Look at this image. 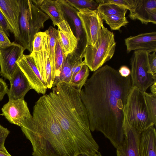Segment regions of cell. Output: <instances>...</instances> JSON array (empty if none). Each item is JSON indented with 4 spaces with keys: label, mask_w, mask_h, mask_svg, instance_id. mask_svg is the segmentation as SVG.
I'll use <instances>...</instances> for the list:
<instances>
[{
    "label": "cell",
    "mask_w": 156,
    "mask_h": 156,
    "mask_svg": "<svg viewBox=\"0 0 156 156\" xmlns=\"http://www.w3.org/2000/svg\"><path fill=\"white\" fill-rule=\"evenodd\" d=\"M133 87L130 75L122 77L106 65L94 72L80 92L91 131L102 133L115 148L124 140L123 110Z\"/></svg>",
    "instance_id": "cell-1"
},
{
    "label": "cell",
    "mask_w": 156,
    "mask_h": 156,
    "mask_svg": "<svg viewBox=\"0 0 156 156\" xmlns=\"http://www.w3.org/2000/svg\"><path fill=\"white\" fill-rule=\"evenodd\" d=\"M55 86L51 92L44 95L61 127L74 144L79 155L95 153L99 146L92 135L80 91L66 83Z\"/></svg>",
    "instance_id": "cell-2"
},
{
    "label": "cell",
    "mask_w": 156,
    "mask_h": 156,
    "mask_svg": "<svg viewBox=\"0 0 156 156\" xmlns=\"http://www.w3.org/2000/svg\"><path fill=\"white\" fill-rule=\"evenodd\" d=\"M21 129L30 142L33 156H78L72 141L63 131L44 96L35 103L33 115L23 122Z\"/></svg>",
    "instance_id": "cell-3"
},
{
    "label": "cell",
    "mask_w": 156,
    "mask_h": 156,
    "mask_svg": "<svg viewBox=\"0 0 156 156\" xmlns=\"http://www.w3.org/2000/svg\"><path fill=\"white\" fill-rule=\"evenodd\" d=\"M19 44L31 52L35 35L44 27L49 17L36 6L30 0H20Z\"/></svg>",
    "instance_id": "cell-4"
},
{
    "label": "cell",
    "mask_w": 156,
    "mask_h": 156,
    "mask_svg": "<svg viewBox=\"0 0 156 156\" xmlns=\"http://www.w3.org/2000/svg\"><path fill=\"white\" fill-rule=\"evenodd\" d=\"M116 44L114 34L104 26L95 45L87 46L83 51L85 65L91 71H96L112 57Z\"/></svg>",
    "instance_id": "cell-5"
},
{
    "label": "cell",
    "mask_w": 156,
    "mask_h": 156,
    "mask_svg": "<svg viewBox=\"0 0 156 156\" xmlns=\"http://www.w3.org/2000/svg\"><path fill=\"white\" fill-rule=\"evenodd\" d=\"M123 112L128 123L140 133L154 125L149 115L144 92L136 87H133Z\"/></svg>",
    "instance_id": "cell-6"
},
{
    "label": "cell",
    "mask_w": 156,
    "mask_h": 156,
    "mask_svg": "<svg viewBox=\"0 0 156 156\" xmlns=\"http://www.w3.org/2000/svg\"><path fill=\"white\" fill-rule=\"evenodd\" d=\"M149 53L145 50H136L130 59V76L133 85L143 92L156 82V76L152 75L149 70Z\"/></svg>",
    "instance_id": "cell-7"
},
{
    "label": "cell",
    "mask_w": 156,
    "mask_h": 156,
    "mask_svg": "<svg viewBox=\"0 0 156 156\" xmlns=\"http://www.w3.org/2000/svg\"><path fill=\"white\" fill-rule=\"evenodd\" d=\"M25 49L13 42L0 46V75L10 80L18 66L17 62L24 54Z\"/></svg>",
    "instance_id": "cell-8"
},
{
    "label": "cell",
    "mask_w": 156,
    "mask_h": 156,
    "mask_svg": "<svg viewBox=\"0 0 156 156\" xmlns=\"http://www.w3.org/2000/svg\"><path fill=\"white\" fill-rule=\"evenodd\" d=\"M77 14L86 34V47L88 46H94L98 40L101 29L104 26L103 20L97 10H92L87 9H80L78 11Z\"/></svg>",
    "instance_id": "cell-9"
},
{
    "label": "cell",
    "mask_w": 156,
    "mask_h": 156,
    "mask_svg": "<svg viewBox=\"0 0 156 156\" xmlns=\"http://www.w3.org/2000/svg\"><path fill=\"white\" fill-rule=\"evenodd\" d=\"M17 64L32 89L38 93L45 94L48 88L47 85L30 54H23L17 62Z\"/></svg>",
    "instance_id": "cell-10"
},
{
    "label": "cell",
    "mask_w": 156,
    "mask_h": 156,
    "mask_svg": "<svg viewBox=\"0 0 156 156\" xmlns=\"http://www.w3.org/2000/svg\"><path fill=\"white\" fill-rule=\"evenodd\" d=\"M124 138L116 148L117 156H140L139 144L141 133L133 127L124 118Z\"/></svg>",
    "instance_id": "cell-11"
},
{
    "label": "cell",
    "mask_w": 156,
    "mask_h": 156,
    "mask_svg": "<svg viewBox=\"0 0 156 156\" xmlns=\"http://www.w3.org/2000/svg\"><path fill=\"white\" fill-rule=\"evenodd\" d=\"M2 115L11 123L21 127L24 120L31 115L24 99L9 100L1 109Z\"/></svg>",
    "instance_id": "cell-12"
},
{
    "label": "cell",
    "mask_w": 156,
    "mask_h": 156,
    "mask_svg": "<svg viewBox=\"0 0 156 156\" xmlns=\"http://www.w3.org/2000/svg\"><path fill=\"white\" fill-rule=\"evenodd\" d=\"M0 10L12 30L15 42L19 44L20 0H0Z\"/></svg>",
    "instance_id": "cell-13"
},
{
    "label": "cell",
    "mask_w": 156,
    "mask_h": 156,
    "mask_svg": "<svg viewBox=\"0 0 156 156\" xmlns=\"http://www.w3.org/2000/svg\"><path fill=\"white\" fill-rule=\"evenodd\" d=\"M40 9L51 19L54 26L64 32L73 34L68 23L65 20L58 0H44Z\"/></svg>",
    "instance_id": "cell-14"
},
{
    "label": "cell",
    "mask_w": 156,
    "mask_h": 156,
    "mask_svg": "<svg viewBox=\"0 0 156 156\" xmlns=\"http://www.w3.org/2000/svg\"><path fill=\"white\" fill-rule=\"evenodd\" d=\"M129 17L132 20H138L143 24L151 23L156 24V0H136L133 10L130 12Z\"/></svg>",
    "instance_id": "cell-15"
},
{
    "label": "cell",
    "mask_w": 156,
    "mask_h": 156,
    "mask_svg": "<svg viewBox=\"0 0 156 156\" xmlns=\"http://www.w3.org/2000/svg\"><path fill=\"white\" fill-rule=\"evenodd\" d=\"M127 52L145 50L150 53L156 51V32L153 31L131 36L125 39Z\"/></svg>",
    "instance_id": "cell-16"
},
{
    "label": "cell",
    "mask_w": 156,
    "mask_h": 156,
    "mask_svg": "<svg viewBox=\"0 0 156 156\" xmlns=\"http://www.w3.org/2000/svg\"><path fill=\"white\" fill-rule=\"evenodd\" d=\"M47 35L44 49L38 52L31 53L30 55L33 57L36 65L47 84L48 88L51 89L53 87L54 82L52 78L51 66L48 52L49 38Z\"/></svg>",
    "instance_id": "cell-17"
},
{
    "label": "cell",
    "mask_w": 156,
    "mask_h": 156,
    "mask_svg": "<svg viewBox=\"0 0 156 156\" xmlns=\"http://www.w3.org/2000/svg\"><path fill=\"white\" fill-rule=\"evenodd\" d=\"M9 81L10 87L7 93L9 100L24 99L28 92L32 89L18 66L12 75Z\"/></svg>",
    "instance_id": "cell-18"
},
{
    "label": "cell",
    "mask_w": 156,
    "mask_h": 156,
    "mask_svg": "<svg viewBox=\"0 0 156 156\" xmlns=\"http://www.w3.org/2000/svg\"><path fill=\"white\" fill-rule=\"evenodd\" d=\"M58 2L61 7L65 20L68 23L70 22L72 26L74 27L76 37L78 42L79 41H80L85 48L87 44L86 36L77 14L78 10L68 3L66 0H58Z\"/></svg>",
    "instance_id": "cell-19"
},
{
    "label": "cell",
    "mask_w": 156,
    "mask_h": 156,
    "mask_svg": "<svg viewBox=\"0 0 156 156\" xmlns=\"http://www.w3.org/2000/svg\"><path fill=\"white\" fill-rule=\"evenodd\" d=\"M139 149L140 156H156V132L154 126L141 133Z\"/></svg>",
    "instance_id": "cell-20"
},
{
    "label": "cell",
    "mask_w": 156,
    "mask_h": 156,
    "mask_svg": "<svg viewBox=\"0 0 156 156\" xmlns=\"http://www.w3.org/2000/svg\"><path fill=\"white\" fill-rule=\"evenodd\" d=\"M81 58H83L82 55L78 54L76 49L67 56L63 64L59 77L54 82L53 87L59 83L68 84L69 83L72 69L74 64Z\"/></svg>",
    "instance_id": "cell-21"
},
{
    "label": "cell",
    "mask_w": 156,
    "mask_h": 156,
    "mask_svg": "<svg viewBox=\"0 0 156 156\" xmlns=\"http://www.w3.org/2000/svg\"><path fill=\"white\" fill-rule=\"evenodd\" d=\"M45 32L48 36V52L51 66L52 78L54 82L55 78V54L58 32V30L51 26H50Z\"/></svg>",
    "instance_id": "cell-22"
},
{
    "label": "cell",
    "mask_w": 156,
    "mask_h": 156,
    "mask_svg": "<svg viewBox=\"0 0 156 156\" xmlns=\"http://www.w3.org/2000/svg\"><path fill=\"white\" fill-rule=\"evenodd\" d=\"M58 31L62 50L66 57L78 48V40L73 33L63 32L59 29Z\"/></svg>",
    "instance_id": "cell-23"
},
{
    "label": "cell",
    "mask_w": 156,
    "mask_h": 156,
    "mask_svg": "<svg viewBox=\"0 0 156 156\" xmlns=\"http://www.w3.org/2000/svg\"><path fill=\"white\" fill-rule=\"evenodd\" d=\"M97 10L100 16L115 15L125 16L128 10L115 4L105 3L99 4Z\"/></svg>",
    "instance_id": "cell-24"
},
{
    "label": "cell",
    "mask_w": 156,
    "mask_h": 156,
    "mask_svg": "<svg viewBox=\"0 0 156 156\" xmlns=\"http://www.w3.org/2000/svg\"><path fill=\"white\" fill-rule=\"evenodd\" d=\"M89 75V69L87 65H84L80 70L72 78L68 84L80 91L87 80Z\"/></svg>",
    "instance_id": "cell-25"
},
{
    "label": "cell",
    "mask_w": 156,
    "mask_h": 156,
    "mask_svg": "<svg viewBox=\"0 0 156 156\" xmlns=\"http://www.w3.org/2000/svg\"><path fill=\"white\" fill-rule=\"evenodd\" d=\"M100 16L112 30H119L122 27L126 26L129 23L125 16L115 15Z\"/></svg>",
    "instance_id": "cell-26"
},
{
    "label": "cell",
    "mask_w": 156,
    "mask_h": 156,
    "mask_svg": "<svg viewBox=\"0 0 156 156\" xmlns=\"http://www.w3.org/2000/svg\"><path fill=\"white\" fill-rule=\"evenodd\" d=\"M66 58L58 34L55 54V78L54 81L56 80L59 76L62 66Z\"/></svg>",
    "instance_id": "cell-27"
},
{
    "label": "cell",
    "mask_w": 156,
    "mask_h": 156,
    "mask_svg": "<svg viewBox=\"0 0 156 156\" xmlns=\"http://www.w3.org/2000/svg\"><path fill=\"white\" fill-rule=\"evenodd\" d=\"M66 1L77 10L87 9L97 10L99 4L94 0H66Z\"/></svg>",
    "instance_id": "cell-28"
},
{
    "label": "cell",
    "mask_w": 156,
    "mask_h": 156,
    "mask_svg": "<svg viewBox=\"0 0 156 156\" xmlns=\"http://www.w3.org/2000/svg\"><path fill=\"white\" fill-rule=\"evenodd\" d=\"M150 117L155 126L156 125V95L146 92H144Z\"/></svg>",
    "instance_id": "cell-29"
},
{
    "label": "cell",
    "mask_w": 156,
    "mask_h": 156,
    "mask_svg": "<svg viewBox=\"0 0 156 156\" xmlns=\"http://www.w3.org/2000/svg\"><path fill=\"white\" fill-rule=\"evenodd\" d=\"M44 32H39L34 36L32 50L31 53H34L42 50L44 47L47 37Z\"/></svg>",
    "instance_id": "cell-30"
},
{
    "label": "cell",
    "mask_w": 156,
    "mask_h": 156,
    "mask_svg": "<svg viewBox=\"0 0 156 156\" xmlns=\"http://www.w3.org/2000/svg\"><path fill=\"white\" fill-rule=\"evenodd\" d=\"M99 4L109 3L122 6L132 12L136 6V0H96Z\"/></svg>",
    "instance_id": "cell-31"
},
{
    "label": "cell",
    "mask_w": 156,
    "mask_h": 156,
    "mask_svg": "<svg viewBox=\"0 0 156 156\" xmlns=\"http://www.w3.org/2000/svg\"><path fill=\"white\" fill-rule=\"evenodd\" d=\"M9 133V131L7 128L0 124V151L7 154H9L5 147V143Z\"/></svg>",
    "instance_id": "cell-32"
},
{
    "label": "cell",
    "mask_w": 156,
    "mask_h": 156,
    "mask_svg": "<svg viewBox=\"0 0 156 156\" xmlns=\"http://www.w3.org/2000/svg\"><path fill=\"white\" fill-rule=\"evenodd\" d=\"M0 29L3 30L8 37L9 32L13 33L12 30L0 10Z\"/></svg>",
    "instance_id": "cell-33"
},
{
    "label": "cell",
    "mask_w": 156,
    "mask_h": 156,
    "mask_svg": "<svg viewBox=\"0 0 156 156\" xmlns=\"http://www.w3.org/2000/svg\"><path fill=\"white\" fill-rule=\"evenodd\" d=\"M156 51L148 55V65L151 73L156 76Z\"/></svg>",
    "instance_id": "cell-34"
},
{
    "label": "cell",
    "mask_w": 156,
    "mask_h": 156,
    "mask_svg": "<svg viewBox=\"0 0 156 156\" xmlns=\"http://www.w3.org/2000/svg\"><path fill=\"white\" fill-rule=\"evenodd\" d=\"M8 86L5 81L0 78V101L3 98L8 90Z\"/></svg>",
    "instance_id": "cell-35"
},
{
    "label": "cell",
    "mask_w": 156,
    "mask_h": 156,
    "mask_svg": "<svg viewBox=\"0 0 156 156\" xmlns=\"http://www.w3.org/2000/svg\"><path fill=\"white\" fill-rule=\"evenodd\" d=\"M11 43L8 37L3 30L0 29V46L8 44Z\"/></svg>",
    "instance_id": "cell-36"
},
{
    "label": "cell",
    "mask_w": 156,
    "mask_h": 156,
    "mask_svg": "<svg viewBox=\"0 0 156 156\" xmlns=\"http://www.w3.org/2000/svg\"><path fill=\"white\" fill-rule=\"evenodd\" d=\"M120 75L122 77H126L130 75L131 71L126 66H122L118 71Z\"/></svg>",
    "instance_id": "cell-37"
},
{
    "label": "cell",
    "mask_w": 156,
    "mask_h": 156,
    "mask_svg": "<svg viewBox=\"0 0 156 156\" xmlns=\"http://www.w3.org/2000/svg\"><path fill=\"white\" fill-rule=\"evenodd\" d=\"M44 0H32L33 3L37 7L40 9V7Z\"/></svg>",
    "instance_id": "cell-38"
},
{
    "label": "cell",
    "mask_w": 156,
    "mask_h": 156,
    "mask_svg": "<svg viewBox=\"0 0 156 156\" xmlns=\"http://www.w3.org/2000/svg\"><path fill=\"white\" fill-rule=\"evenodd\" d=\"M78 156H103L101 153L98 151L93 154H82L79 155Z\"/></svg>",
    "instance_id": "cell-39"
},
{
    "label": "cell",
    "mask_w": 156,
    "mask_h": 156,
    "mask_svg": "<svg viewBox=\"0 0 156 156\" xmlns=\"http://www.w3.org/2000/svg\"><path fill=\"white\" fill-rule=\"evenodd\" d=\"M150 89L151 94L156 95V82L150 87Z\"/></svg>",
    "instance_id": "cell-40"
},
{
    "label": "cell",
    "mask_w": 156,
    "mask_h": 156,
    "mask_svg": "<svg viewBox=\"0 0 156 156\" xmlns=\"http://www.w3.org/2000/svg\"><path fill=\"white\" fill-rule=\"evenodd\" d=\"M0 156H12L10 154H7L0 151Z\"/></svg>",
    "instance_id": "cell-41"
}]
</instances>
